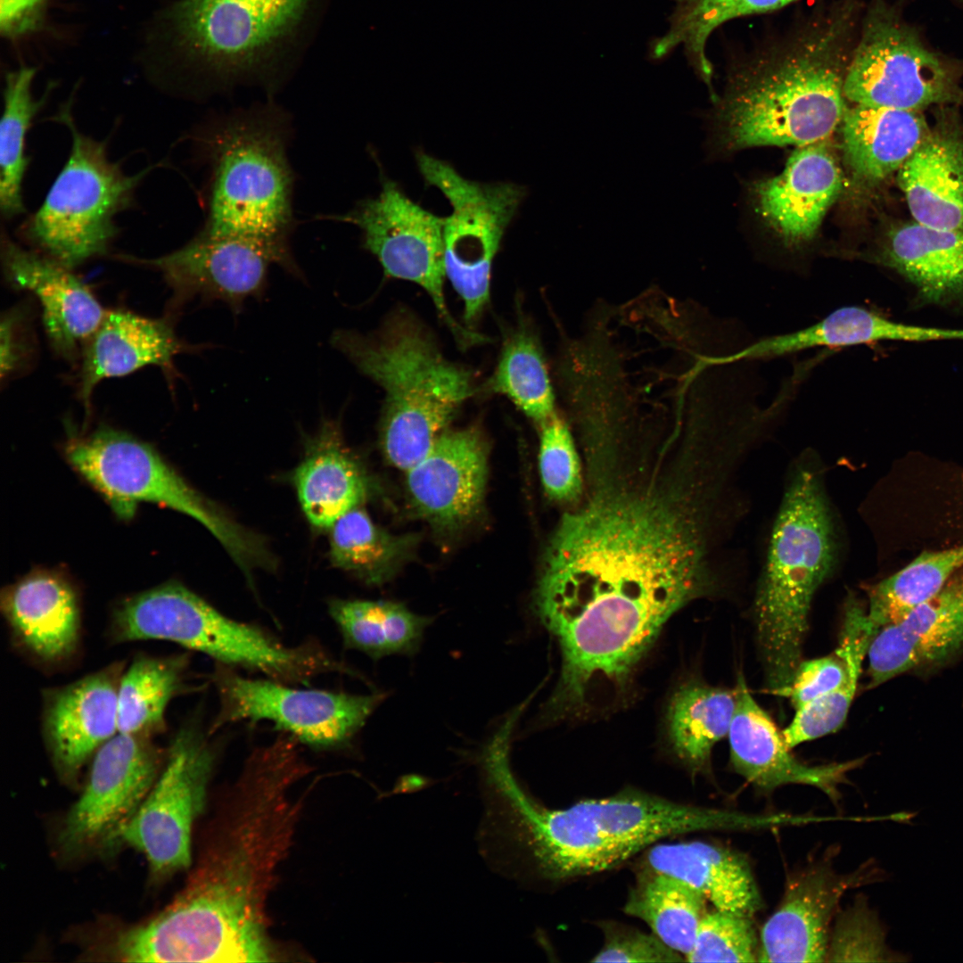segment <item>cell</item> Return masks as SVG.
Returning <instances> with one entry per match:
<instances>
[{
  "instance_id": "cell-1",
  "label": "cell",
  "mask_w": 963,
  "mask_h": 963,
  "mask_svg": "<svg viewBox=\"0 0 963 963\" xmlns=\"http://www.w3.org/2000/svg\"><path fill=\"white\" fill-rule=\"evenodd\" d=\"M694 514L656 495L619 493L564 516L534 608L558 641L566 684L622 686L667 620L711 590Z\"/></svg>"
},
{
  "instance_id": "cell-2",
  "label": "cell",
  "mask_w": 963,
  "mask_h": 963,
  "mask_svg": "<svg viewBox=\"0 0 963 963\" xmlns=\"http://www.w3.org/2000/svg\"><path fill=\"white\" fill-rule=\"evenodd\" d=\"M290 738L257 750L221 807L185 887L149 920L127 927L135 962H270L267 901L303 808L308 773Z\"/></svg>"
},
{
  "instance_id": "cell-3",
  "label": "cell",
  "mask_w": 963,
  "mask_h": 963,
  "mask_svg": "<svg viewBox=\"0 0 963 963\" xmlns=\"http://www.w3.org/2000/svg\"><path fill=\"white\" fill-rule=\"evenodd\" d=\"M509 753L494 747L479 761L486 792L484 836L493 852L527 856L547 879L611 869L669 836L761 829L765 823L762 814L683 804L635 789L548 809L522 788Z\"/></svg>"
},
{
  "instance_id": "cell-4",
  "label": "cell",
  "mask_w": 963,
  "mask_h": 963,
  "mask_svg": "<svg viewBox=\"0 0 963 963\" xmlns=\"http://www.w3.org/2000/svg\"><path fill=\"white\" fill-rule=\"evenodd\" d=\"M862 14L859 0H833L749 53L719 113L726 142L800 147L826 140L847 110L844 82Z\"/></svg>"
},
{
  "instance_id": "cell-5",
  "label": "cell",
  "mask_w": 963,
  "mask_h": 963,
  "mask_svg": "<svg viewBox=\"0 0 963 963\" xmlns=\"http://www.w3.org/2000/svg\"><path fill=\"white\" fill-rule=\"evenodd\" d=\"M837 554L820 465L803 457L787 479L753 604L765 678L777 695L789 686L802 662L812 599L833 572Z\"/></svg>"
},
{
  "instance_id": "cell-6",
  "label": "cell",
  "mask_w": 963,
  "mask_h": 963,
  "mask_svg": "<svg viewBox=\"0 0 963 963\" xmlns=\"http://www.w3.org/2000/svg\"><path fill=\"white\" fill-rule=\"evenodd\" d=\"M331 343L384 390L382 448L401 470L424 457L473 392L470 372L447 360L407 314L391 317L373 335L337 330Z\"/></svg>"
},
{
  "instance_id": "cell-7",
  "label": "cell",
  "mask_w": 963,
  "mask_h": 963,
  "mask_svg": "<svg viewBox=\"0 0 963 963\" xmlns=\"http://www.w3.org/2000/svg\"><path fill=\"white\" fill-rule=\"evenodd\" d=\"M112 641L165 640L207 654L218 664L265 674L287 684L351 670L308 642L286 646L263 629L233 620L177 582L122 601L114 610Z\"/></svg>"
},
{
  "instance_id": "cell-8",
  "label": "cell",
  "mask_w": 963,
  "mask_h": 963,
  "mask_svg": "<svg viewBox=\"0 0 963 963\" xmlns=\"http://www.w3.org/2000/svg\"><path fill=\"white\" fill-rule=\"evenodd\" d=\"M209 211L202 233L289 247L293 177L284 123L271 109L233 115L211 135Z\"/></svg>"
},
{
  "instance_id": "cell-9",
  "label": "cell",
  "mask_w": 963,
  "mask_h": 963,
  "mask_svg": "<svg viewBox=\"0 0 963 963\" xmlns=\"http://www.w3.org/2000/svg\"><path fill=\"white\" fill-rule=\"evenodd\" d=\"M65 456L120 518H131L140 502L162 505L202 523L244 572L272 565L256 535L195 490L149 444L123 432L100 428L72 440Z\"/></svg>"
},
{
  "instance_id": "cell-10",
  "label": "cell",
  "mask_w": 963,
  "mask_h": 963,
  "mask_svg": "<svg viewBox=\"0 0 963 963\" xmlns=\"http://www.w3.org/2000/svg\"><path fill=\"white\" fill-rule=\"evenodd\" d=\"M963 64L931 49L887 0L863 12L844 82L853 104L922 111L963 106Z\"/></svg>"
},
{
  "instance_id": "cell-11",
  "label": "cell",
  "mask_w": 963,
  "mask_h": 963,
  "mask_svg": "<svg viewBox=\"0 0 963 963\" xmlns=\"http://www.w3.org/2000/svg\"><path fill=\"white\" fill-rule=\"evenodd\" d=\"M315 0H179L169 12L178 54L221 79L265 72Z\"/></svg>"
},
{
  "instance_id": "cell-12",
  "label": "cell",
  "mask_w": 963,
  "mask_h": 963,
  "mask_svg": "<svg viewBox=\"0 0 963 963\" xmlns=\"http://www.w3.org/2000/svg\"><path fill=\"white\" fill-rule=\"evenodd\" d=\"M69 159L31 218L29 236L69 268L101 255L116 234L114 217L131 200L144 173L128 176L110 161L105 146L69 121Z\"/></svg>"
},
{
  "instance_id": "cell-13",
  "label": "cell",
  "mask_w": 963,
  "mask_h": 963,
  "mask_svg": "<svg viewBox=\"0 0 963 963\" xmlns=\"http://www.w3.org/2000/svg\"><path fill=\"white\" fill-rule=\"evenodd\" d=\"M416 160L426 184L452 206L444 224L445 273L464 300L465 321L473 322L489 300L493 259L527 190L509 182L469 180L423 151Z\"/></svg>"
},
{
  "instance_id": "cell-14",
  "label": "cell",
  "mask_w": 963,
  "mask_h": 963,
  "mask_svg": "<svg viewBox=\"0 0 963 963\" xmlns=\"http://www.w3.org/2000/svg\"><path fill=\"white\" fill-rule=\"evenodd\" d=\"M217 755L199 721L185 722L166 750L160 773L148 795L117 834L146 858L153 877L191 864V835L202 812Z\"/></svg>"
},
{
  "instance_id": "cell-15",
  "label": "cell",
  "mask_w": 963,
  "mask_h": 963,
  "mask_svg": "<svg viewBox=\"0 0 963 963\" xmlns=\"http://www.w3.org/2000/svg\"><path fill=\"white\" fill-rule=\"evenodd\" d=\"M220 707L211 732L240 720H268L302 744L328 750L349 745L386 695L300 689L272 679H252L218 664Z\"/></svg>"
},
{
  "instance_id": "cell-16",
  "label": "cell",
  "mask_w": 963,
  "mask_h": 963,
  "mask_svg": "<svg viewBox=\"0 0 963 963\" xmlns=\"http://www.w3.org/2000/svg\"><path fill=\"white\" fill-rule=\"evenodd\" d=\"M333 218L360 228L364 247L377 258L388 276L423 287L458 340L464 343L484 340L463 328L452 317L445 302V218L424 209L407 196L396 182L384 177L376 197L365 200L350 212Z\"/></svg>"
},
{
  "instance_id": "cell-17",
  "label": "cell",
  "mask_w": 963,
  "mask_h": 963,
  "mask_svg": "<svg viewBox=\"0 0 963 963\" xmlns=\"http://www.w3.org/2000/svg\"><path fill=\"white\" fill-rule=\"evenodd\" d=\"M165 758L166 751L148 736L118 732L103 744L59 833L61 849L74 854L113 845L153 786Z\"/></svg>"
},
{
  "instance_id": "cell-18",
  "label": "cell",
  "mask_w": 963,
  "mask_h": 963,
  "mask_svg": "<svg viewBox=\"0 0 963 963\" xmlns=\"http://www.w3.org/2000/svg\"><path fill=\"white\" fill-rule=\"evenodd\" d=\"M134 259L160 271L179 300H219L234 313L241 311L247 299L263 295L271 265L297 277L301 275L290 247L203 233L167 255Z\"/></svg>"
},
{
  "instance_id": "cell-19",
  "label": "cell",
  "mask_w": 963,
  "mask_h": 963,
  "mask_svg": "<svg viewBox=\"0 0 963 963\" xmlns=\"http://www.w3.org/2000/svg\"><path fill=\"white\" fill-rule=\"evenodd\" d=\"M873 863L838 874L830 864L818 863L792 877L783 898L763 925L759 962H826L831 925L850 889L885 877Z\"/></svg>"
},
{
  "instance_id": "cell-20",
  "label": "cell",
  "mask_w": 963,
  "mask_h": 963,
  "mask_svg": "<svg viewBox=\"0 0 963 963\" xmlns=\"http://www.w3.org/2000/svg\"><path fill=\"white\" fill-rule=\"evenodd\" d=\"M487 458L479 429L443 431L424 457L407 471L414 512L442 533L469 525L482 508Z\"/></svg>"
},
{
  "instance_id": "cell-21",
  "label": "cell",
  "mask_w": 963,
  "mask_h": 963,
  "mask_svg": "<svg viewBox=\"0 0 963 963\" xmlns=\"http://www.w3.org/2000/svg\"><path fill=\"white\" fill-rule=\"evenodd\" d=\"M124 663H115L44 694L45 744L60 777L75 780L118 731V691Z\"/></svg>"
},
{
  "instance_id": "cell-22",
  "label": "cell",
  "mask_w": 963,
  "mask_h": 963,
  "mask_svg": "<svg viewBox=\"0 0 963 963\" xmlns=\"http://www.w3.org/2000/svg\"><path fill=\"white\" fill-rule=\"evenodd\" d=\"M737 706L728 732L730 764L736 773L764 792L786 785L819 789L830 800H840V786L863 758L810 765L787 747L782 732L750 693L742 673L736 686Z\"/></svg>"
},
{
  "instance_id": "cell-23",
  "label": "cell",
  "mask_w": 963,
  "mask_h": 963,
  "mask_svg": "<svg viewBox=\"0 0 963 963\" xmlns=\"http://www.w3.org/2000/svg\"><path fill=\"white\" fill-rule=\"evenodd\" d=\"M897 182L915 221L963 230V120L955 106L937 107Z\"/></svg>"
},
{
  "instance_id": "cell-24",
  "label": "cell",
  "mask_w": 963,
  "mask_h": 963,
  "mask_svg": "<svg viewBox=\"0 0 963 963\" xmlns=\"http://www.w3.org/2000/svg\"><path fill=\"white\" fill-rule=\"evenodd\" d=\"M842 186L826 140L800 146L779 175L757 185L758 210L786 247L798 248L814 237Z\"/></svg>"
},
{
  "instance_id": "cell-25",
  "label": "cell",
  "mask_w": 963,
  "mask_h": 963,
  "mask_svg": "<svg viewBox=\"0 0 963 963\" xmlns=\"http://www.w3.org/2000/svg\"><path fill=\"white\" fill-rule=\"evenodd\" d=\"M963 648V576L900 621L879 628L868 649V687Z\"/></svg>"
},
{
  "instance_id": "cell-26",
  "label": "cell",
  "mask_w": 963,
  "mask_h": 963,
  "mask_svg": "<svg viewBox=\"0 0 963 963\" xmlns=\"http://www.w3.org/2000/svg\"><path fill=\"white\" fill-rule=\"evenodd\" d=\"M866 258L910 284L916 305L963 316V230L900 223Z\"/></svg>"
},
{
  "instance_id": "cell-27",
  "label": "cell",
  "mask_w": 963,
  "mask_h": 963,
  "mask_svg": "<svg viewBox=\"0 0 963 963\" xmlns=\"http://www.w3.org/2000/svg\"><path fill=\"white\" fill-rule=\"evenodd\" d=\"M1 610L15 643L44 663H62L78 651V593L57 572H33L2 592Z\"/></svg>"
},
{
  "instance_id": "cell-28",
  "label": "cell",
  "mask_w": 963,
  "mask_h": 963,
  "mask_svg": "<svg viewBox=\"0 0 963 963\" xmlns=\"http://www.w3.org/2000/svg\"><path fill=\"white\" fill-rule=\"evenodd\" d=\"M3 264L15 288L31 292L39 300L43 323L53 347L71 357L103 320L105 310L88 287L51 257L4 243Z\"/></svg>"
},
{
  "instance_id": "cell-29",
  "label": "cell",
  "mask_w": 963,
  "mask_h": 963,
  "mask_svg": "<svg viewBox=\"0 0 963 963\" xmlns=\"http://www.w3.org/2000/svg\"><path fill=\"white\" fill-rule=\"evenodd\" d=\"M193 350L179 340L171 325L130 311H106L85 342L79 396L86 406L103 379L128 374L149 365L173 372L174 358Z\"/></svg>"
},
{
  "instance_id": "cell-30",
  "label": "cell",
  "mask_w": 963,
  "mask_h": 963,
  "mask_svg": "<svg viewBox=\"0 0 963 963\" xmlns=\"http://www.w3.org/2000/svg\"><path fill=\"white\" fill-rule=\"evenodd\" d=\"M644 856V868L685 882L717 910L751 918L762 907L748 862L732 850L690 841L654 844Z\"/></svg>"
},
{
  "instance_id": "cell-31",
  "label": "cell",
  "mask_w": 963,
  "mask_h": 963,
  "mask_svg": "<svg viewBox=\"0 0 963 963\" xmlns=\"http://www.w3.org/2000/svg\"><path fill=\"white\" fill-rule=\"evenodd\" d=\"M844 158L864 185L897 173L926 134L922 111L854 104L842 120Z\"/></svg>"
},
{
  "instance_id": "cell-32",
  "label": "cell",
  "mask_w": 963,
  "mask_h": 963,
  "mask_svg": "<svg viewBox=\"0 0 963 963\" xmlns=\"http://www.w3.org/2000/svg\"><path fill=\"white\" fill-rule=\"evenodd\" d=\"M293 482L307 519L319 529H330L342 515L359 506L368 492L365 472L344 448L335 422L329 420L309 440Z\"/></svg>"
},
{
  "instance_id": "cell-33",
  "label": "cell",
  "mask_w": 963,
  "mask_h": 963,
  "mask_svg": "<svg viewBox=\"0 0 963 963\" xmlns=\"http://www.w3.org/2000/svg\"><path fill=\"white\" fill-rule=\"evenodd\" d=\"M329 613L345 647L374 661L392 654L416 655L434 620L390 600L335 599L329 604Z\"/></svg>"
},
{
  "instance_id": "cell-34",
  "label": "cell",
  "mask_w": 963,
  "mask_h": 963,
  "mask_svg": "<svg viewBox=\"0 0 963 963\" xmlns=\"http://www.w3.org/2000/svg\"><path fill=\"white\" fill-rule=\"evenodd\" d=\"M843 625L836 649L843 655L847 675L839 687L795 710L791 723L782 731L788 748L838 730L854 699L862 664L877 628L867 610L853 596L844 605Z\"/></svg>"
},
{
  "instance_id": "cell-35",
  "label": "cell",
  "mask_w": 963,
  "mask_h": 963,
  "mask_svg": "<svg viewBox=\"0 0 963 963\" xmlns=\"http://www.w3.org/2000/svg\"><path fill=\"white\" fill-rule=\"evenodd\" d=\"M737 706L736 690L688 683L672 696L667 729L676 754L693 770L710 763L714 745L728 735Z\"/></svg>"
},
{
  "instance_id": "cell-36",
  "label": "cell",
  "mask_w": 963,
  "mask_h": 963,
  "mask_svg": "<svg viewBox=\"0 0 963 963\" xmlns=\"http://www.w3.org/2000/svg\"><path fill=\"white\" fill-rule=\"evenodd\" d=\"M705 901L685 882L644 868L629 893L624 911L644 921L653 934L686 959L707 913Z\"/></svg>"
},
{
  "instance_id": "cell-37",
  "label": "cell",
  "mask_w": 963,
  "mask_h": 963,
  "mask_svg": "<svg viewBox=\"0 0 963 963\" xmlns=\"http://www.w3.org/2000/svg\"><path fill=\"white\" fill-rule=\"evenodd\" d=\"M185 654L137 655L124 670L118 691V731L152 737L165 728L170 700L184 687Z\"/></svg>"
},
{
  "instance_id": "cell-38",
  "label": "cell",
  "mask_w": 963,
  "mask_h": 963,
  "mask_svg": "<svg viewBox=\"0 0 963 963\" xmlns=\"http://www.w3.org/2000/svg\"><path fill=\"white\" fill-rule=\"evenodd\" d=\"M415 534L394 535L377 526L359 506L342 515L330 528V558L366 583L388 581L412 554Z\"/></svg>"
},
{
  "instance_id": "cell-39",
  "label": "cell",
  "mask_w": 963,
  "mask_h": 963,
  "mask_svg": "<svg viewBox=\"0 0 963 963\" xmlns=\"http://www.w3.org/2000/svg\"><path fill=\"white\" fill-rule=\"evenodd\" d=\"M963 567V544L925 552L904 568L878 582L868 593V616L879 628L896 622L937 595Z\"/></svg>"
},
{
  "instance_id": "cell-40",
  "label": "cell",
  "mask_w": 963,
  "mask_h": 963,
  "mask_svg": "<svg viewBox=\"0 0 963 963\" xmlns=\"http://www.w3.org/2000/svg\"><path fill=\"white\" fill-rule=\"evenodd\" d=\"M487 387L506 395L540 425L555 412V394L541 346L528 329H519L506 342Z\"/></svg>"
},
{
  "instance_id": "cell-41",
  "label": "cell",
  "mask_w": 963,
  "mask_h": 963,
  "mask_svg": "<svg viewBox=\"0 0 963 963\" xmlns=\"http://www.w3.org/2000/svg\"><path fill=\"white\" fill-rule=\"evenodd\" d=\"M35 73L34 68L22 67L6 77L0 124V207L6 218L23 211L22 182L28 165L25 138L39 109L30 91Z\"/></svg>"
},
{
  "instance_id": "cell-42",
  "label": "cell",
  "mask_w": 963,
  "mask_h": 963,
  "mask_svg": "<svg viewBox=\"0 0 963 963\" xmlns=\"http://www.w3.org/2000/svg\"><path fill=\"white\" fill-rule=\"evenodd\" d=\"M798 1L678 0L670 31L659 45L667 52L683 44L698 74H706L712 69L705 53L706 43L717 28L737 18L770 12Z\"/></svg>"
},
{
  "instance_id": "cell-43",
  "label": "cell",
  "mask_w": 963,
  "mask_h": 963,
  "mask_svg": "<svg viewBox=\"0 0 963 963\" xmlns=\"http://www.w3.org/2000/svg\"><path fill=\"white\" fill-rule=\"evenodd\" d=\"M887 928L864 895L837 912L827 948L828 962H905L910 955L886 943Z\"/></svg>"
},
{
  "instance_id": "cell-44",
  "label": "cell",
  "mask_w": 963,
  "mask_h": 963,
  "mask_svg": "<svg viewBox=\"0 0 963 963\" xmlns=\"http://www.w3.org/2000/svg\"><path fill=\"white\" fill-rule=\"evenodd\" d=\"M760 939L750 917L715 910L703 918L689 962H755Z\"/></svg>"
},
{
  "instance_id": "cell-45",
  "label": "cell",
  "mask_w": 963,
  "mask_h": 963,
  "mask_svg": "<svg viewBox=\"0 0 963 963\" xmlns=\"http://www.w3.org/2000/svg\"><path fill=\"white\" fill-rule=\"evenodd\" d=\"M539 471L551 499L572 502L581 492L578 454L570 430L556 414L541 424Z\"/></svg>"
},
{
  "instance_id": "cell-46",
  "label": "cell",
  "mask_w": 963,
  "mask_h": 963,
  "mask_svg": "<svg viewBox=\"0 0 963 963\" xmlns=\"http://www.w3.org/2000/svg\"><path fill=\"white\" fill-rule=\"evenodd\" d=\"M604 944L592 962H679L685 957L654 934L613 922L601 925Z\"/></svg>"
},
{
  "instance_id": "cell-47",
  "label": "cell",
  "mask_w": 963,
  "mask_h": 963,
  "mask_svg": "<svg viewBox=\"0 0 963 963\" xmlns=\"http://www.w3.org/2000/svg\"><path fill=\"white\" fill-rule=\"evenodd\" d=\"M846 675L844 659L835 648L833 654L802 661L781 695L798 710L839 687Z\"/></svg>"
},
{
  "instance_id": "cell-48",
  "label": "cell",
  "mask_w": 963,
  "mask_h": 963,
  "mask_svg": "<svg viewBox=\"0 0 963 963\" xmlns=\"http://www.w3.org/2000/svg\"><path fill=\"white\" fill-rule=\"evenodd\" d=\"M47 0H2L1 29L8 37L35 30L42 21Z\"/></svg>"
},
{
  "instance_id": "cell-49",
  "label": "cell",
  "mask_w": 963,
  "mask_h": 963,
  "mask_svg": "<svg viewBox=\"0 0 963 963\" xmlns=\"http://www.w3.org/2000/svg\"><path fill=\"white\" fill-rule=\"evenodd\" d=\"M16 319L14 315L6 316L1 325V374H9L19 359L20 350L15 335Z\"/></svg>"
},
{
  "instance_id": "cell-50",
  "label": "cell",
  "mask_w": 963,
  "mask_h": 963,
  "mask_svg": "<svg viewBox=\"0 0 963 963\" xmlns=\"http://www.w3.org/2000/svg\"><path fill=\"white\" fill-rule=\"evenodd\" d=\"M963 1V0H962Z\"/></svg>"
}]
</instances>
